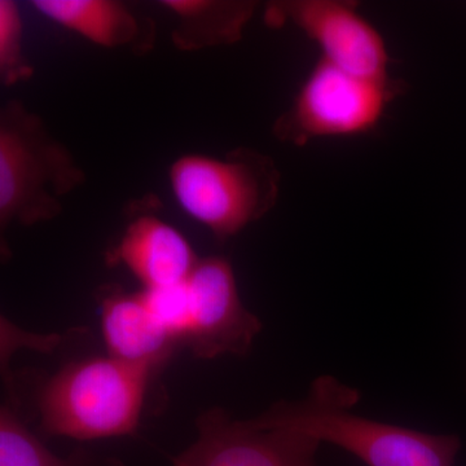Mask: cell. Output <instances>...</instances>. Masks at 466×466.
<instances>
[{"instance_id": "1", "label": "cell", "mask_w": 466, "mask_h": 466, "mask_svg": "<svg viewBox=\"0 0 466 466\" xmlns=\"http://www.w3.org/2000/svg\"><path fill=\"white\" fill-rule=\"evenodd\" d=\"M157 377L109 355L76 359L51 375L18 376L21 410L29 400L43 437H127L137 433Z\"/></svg>"}, {"instance_id": "13", "label": "cell", "mask_w": 466, "mask_h": 466, "mask_svg": "<svg viewBox=\"0 0 466 466\" xmlns=\"http://www.w3.org/2000/svg\"><path fill=\"white\" fill-rule=\"evenodd\" d=\"M0 466H126L121 459L90 447L76 446L60 456L34 433L20 413L0 404Z\"/></svg>"}, {"instance_id": "7", "label": "cell", "mask_w": 466, "mask_h": 466, "mask_svg": "<svg viewBox=\"0 0 466 466\" xmlns=\"http://www.w3.org/2000/svg\"><path fill=\"white\" fill-rule=\"evenodd\" d=\"M269 25L290 23L317 43L321 60L366 78L388 79V46L381 34L342 0H288L269 5Z\"/></svg>"}, {"instance_id": "12", "label": "cell", "mask_w": 466, "mask_h": 466, "mask_svg": "<svg viewBox=\"0 0 466 466\" xmlns=\"http://www.w3.org/2000/svg\"><path fill=\"white\" fill-rule=\"evenodd\" d=\"M162 7L177 17V45L198 50L238 41L256 5L249 2L165 0Z\"/></svg>"}, {"instance_id": "10", "label": "cell", "mask_w": 466, "mask_h": 466, "mask_svg": "<svg viewBox=\"0 0 466 466\" xmlns=\"http://www.w3.org/2000/svg\"><path fill=\"white\" fill-rule=\"evenodd\" d=\"M106 259L128 269L143 289H157L184 283L200 258L179 229L143 214L126 227Z\"/></svg>"}, {"instance_id": "15", "label": "cell", "mask_w": 466, "mask_h": 466, "mask_svg": "<svg viewBox=\"0 0 466 466\" xmlns=\"http://www.w3.org/2000/svg\"><path fill=\"white\" fill-rule=\"evenodd\" d=\"M32 66L23 52V21L14 2L0 0V84L15 85L29 78Z\"/></svg>"}, {"instance_id": "4", "label": "cell", "mask_w": 466, "mask_h": 466, "mask_svg": "<svg viewBox=\"0 0 466 466\" xmlns=\"http://www.w3.org/2000/svg\"><path fill=\"white\" fill-rule=\"evenodd\" d=\"M168 180L184 214L219 241L262 219L280 195L275 162L248 148L231 150L225 157L183 156L171 165Z\"/></svg>"}, {"instance_id": "6", "label": "cell", "mask_w": 466, "mask_h": 466, "mask_svg": "<svg viewBox=\"0 0 466 466\" xmlns=\"http://www.w3.org/2000/svg\"><path fill=\"white\" fill-rule=\"evenodd\" d=\"M196 428L198 438L171 458L173 466H318V441L267 425L259 416L238 420L210 408Z\"/></svg>"}, {"instance_id": "2", "label": "cell", "mask_w": 466, "mask_h": 466, "mask_svg": "<svg viewBox=\"0 0 466 466\" xmlns=\"http://www.w3.org/2000/svg\"><path fill=\"white\" fill-rule=\"evenodd\" d=\"M358 390L332 376L311 383L303 400H280L260 413L267 425L341 447L367 466H455L458 435L422 433L352 412Z\"/></svg>"}, {"instance_id": "8", "label": "cell", "mask_w": 466, "mask_h": 466, "mask_svg": "<svg viewBox=\"0 0 466 466\" xmlns=\"http://www.w3.org/2000/svg\"><path fill=\"white\" fill-rule=\"evenodd\" d=\"M186 285L189 327L182 348L198 359L247 355L262 323L242 303L229 260L222 257L198 259Z\"/></svg>"}, {"instance_id": "16", "label": "cell", "mask_w": 466, "mask_h": 466, "mask_svg": "<svg viewBox=\"0 0 466 466\" xmlns=\"http://www.w3.org/2000/svg\"><path fill=\"white\" fill-rule=\"evenodd\" d=\"M142 291L153 317L182 348L189 327V297L186 281Z\"/></svg>"}, {"instance_id": "11", "label": "cell", "mask_w": 466, "mask_h": 466, "mask_svg": "<svg viewBox=\"0 0 466 466\" xmlns=\"http://www.w3.org/2000/svg\"><path fill=\"white\" fill-rule=\"evenodd\" d=\"M33 7L67 32L104 48L144 45L143 24L122 3L112 0H35Z\"/></svg>"}, {"instance_id": "9", "label": "cell", "mask_w": 466, "mask_h": 466, "mask_svg": "<svg viewBox=\"0 0 466 466\" xmlns=\"http://www.w3.org/2000/svg\"><path fill=\"white\" fill-rule=\"evenodd\" d=\"M97 302L109 357L158 376L180 346L153 317L143 291L127 293L121 288H106Z\"/></svg>"}, {"instance_id": "3", "label": "cell", "mask_w": 466, "mask_h": 466, "mask_svg": "<svg viewBox=\"0 0 466 466\" xmlns=\"http://www.w3.org/2000/svg\"><path fill=\"white\" fill-rule=\"evenodd\" d=\"M72 152L18 101L0 106V262L11 259L9 227L54 219L84 183Z\"/></svg>"}, {"instance_id": "5", "label": "cell", "mask_w": 466, "mask_h": 466, "mask_svg": "<svg viewBox=\"0 0 466 466\" xmlns=\"http://www.w3.org/2000/svg\"><path fill=\"white\" fill-rule=\"evenodd\" d=\"M401 88L391 78L352 75L320 58L290 108L279 116L274 134L280 142L303 147L320 137L370 133Z\"/></svg>"}, {"instance_id": "14", "label": "cell", "mask_w": 466, "mask_h": 466, "mask_svg": "<svg viewBox=\"0 0 466 466\" xmlns=\"http://www.w3.org/2000/svg\"><path fill=\"white\" fill-rule=\"evenodd\" d=\"M81 330L73 329L66 333H38L24 329L12 323L5 315L0 314V381L5 386L8 398V406L16 412H21L20 386L18 375L12 370L11 361L14 355L21 350L54 354L66 346L70 339H75Z\"/></svg>"}]
</instances>
